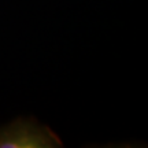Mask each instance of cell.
I'll return each instance as SVG.
<instances>
[{"mask_svg":"<svg viewBox=\"0 0 148 148\" xmlns=\"http://www.w3.org/2000/svg\"><path fill=\"white\" fill-rule=\"evenodd\" d=\"M53 143L49 133L32 125L12 126L0 133V148H42L53 147Z\"/></svg>","mask_w":148,"mask_h":148,"instance_id":"6da1fadb","label":"cell"}]
</instances>
